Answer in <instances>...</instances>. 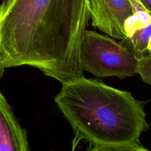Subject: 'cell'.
<instances>
[{
  "instance_id": "6da1fadb",
  "label": "cell",
  "mask_w": 151,
  "mask_h": 151,
  "mask_svg": "<svg viewBox=\"0 0 151 151\" xmlns=\"http://www.w3.org/2000/svg\"><path fill=\"white\" fill-rule=\"evenodd\" d=\"M89 19L88 0H3V66L34 67L61 83L81 78L80 48Z\"/></svg>"
},
{
  "instance_id": "7a4b0ae2",
  "label": "cell",
  "mask_w": 151,
  "mask_h": 151,
  "mask_svg": "<svg viewBox=\"0 0 151 151\" xmlns=\"http://www.w3.org/2000/svg\"><path fill=\"white\" fill-rule=\"evenodd\" d=\"M55 102L75 133L74 145L139 143L149 130L143 102L131 93L84 76L62 83Z\"/></svg>"
},
{
  "instance_id": "3957f363",
  "label": "cell",
  "mask_w": 151,
  "mask_h": 151,
  "mask_svg": "<svg viewBox=\"0 0 151 151\" xmlns=\"http://www.w3.org/2000/svg\"><path fill=\"white\" fill-rule=\"evenodd\" d=\"M83 71L98 78L119 79L137 74L138 59L114 38L86 29L80 48Z\"/></svg>"
},
{
  "instance_id": "277c9868",
  "label": "cell",
  "mask_w": 151,
  "mask_h": 151,
  "mask_svg": "<svg viewBox=\"0 0 151 151\" xmlns=\"http://www.w3.org/2000/svg\"><path fill=\"white\" fill-rule=\"evenodd\" d=\"M91 24L110 37L122 40L125 38L124 24L134 14L133 0H88Z\"/></svg>"
},
{
  "instance_id": "5b68a950",
  "label": "cell",
  "mask_w": 151,
  "mask_h": 151,
  "mask_svg": "<svg viewBox=\"0 0 151 151\" xmlns=\"http://www.w3.org/2000/svg\"><path fill=\"white\" fill-rule=\"evenodd\" d=\"M0 151H30L27 134L0 92Z\"/></svg>"
},
{
  "instance_id": "8992f818",
  "label": "cell",
  "mask_w": 151,
  "mask_h": 151,
  "mask_svg": "<svg viewBox=\"0 0 151 151\" xmlns=\"http://www.w3.org/2000/svg\"><path fill=\"white\" fill-rule=\"evenodd\" d=\"M150 36L151 23L147 27L137 30L130 38H125L121 40L119 43L139 59L148 53L147 47Z\"/></svg>"
},
{
  "instance_id": "52a82bcc",
  "label": "cell",
  "mask_w": 151,
  "mask_h": 151,
  "mask_svg": "<svg viewBox=\"0 0 151 151\" xmlns=\"http://www.w3.org/2000/svg\"><path fill=\"white\" fill-rule=\"evenodd\" d=\"M151 23V14L147 10H136L134 14L125 20L124 24V29L125 38H130L137 30L147 27Z\"/></svg>"
},
{
  "instance_id": "ba28073f",
  "label": "cell",
  "mask_w": 151,
  "mask_h": 151,
  "mask_svg": "<svg viewBox=\"0 0 151 151\" xmlns=\"http://www.w3.org/2000/svg\"><path fill=\"white\" fill-rule=\"evenodd\" d=\"M137 74L145 83L151 86V53L148 52L138 59Z\"/></svg>"
},
{
  "instance_id": "9c48e42d",
  "label": "cell",
  "mask_w": 151,
  "mask_h": 151,
  "mask_svg": "<svg viewBox=\"0 0 151 151\" xmlns=\"http://www.w3.org/2000/svg\"><path fill=\"white\" fill-rule=\"evenodd\" d=\"M88 151H151L149 149L145 148L140 145L127 144L119 145H101L93 146Z\"/></svg>"
},
{
  "instance_id": "30bf717a",
  "label": "cell",
  "mask_w": 151,
  "mask_h": 151,
  "mask_svg": "<svg viewBox=\"0 0 151 151\" xmlns=\"http://www.w3.org/2000/svg\"><path fill=\"white\" fill-rule=\"evenodd\" d=\"M142 5L151 14V0H139Z\"/></svg>"
},
{
  "instance_id": "8fae6325",
  "label": "cell",
  "mask_w": 151,
  "mask_h": 151,
  "mask_svg": "<svg viewBox=\"0 0 151 151\" xmlns=\"http://www.w3.org/2000/svg\"><path fill=\"white\" fill-rule=\"evenodd\" d=\"M4 66H3L2 63H1V58H0V80H1V78H2V75L3 74H4Z\"/></svg>"
},
{
  "instance_id": "7c38bea8",
  "label": "cell",
  "mask_w": 151,
  "mask_h": 151,
  "mask_svg": "<svg viewBox=\"0 0 151 151\" xmlns=\"http://www.w3.org/2000/svg\"><path fill=\"white\" fill-rule=\"evenodd\" d=\"M147 50L148 51L149 53H151V36L149 39L148 43H147Z\"/></svg>"
}]
</instances>
